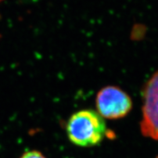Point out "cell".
I'll return each instance as SVG.
<instances>
[{"mask_svg":"<svg viewBox=\"0 0 158 158\" xmlns=\"http://www.w3.org/2000/svg\"><path fill=\"white\" fill-rule=\"evenodd\" d=\"M66 131L73 144L90 148L100 144L104 139L107 126L104 118L96 111L88 109L73 113L67 121Z\"/></svg>","mask_w":158,"mask_h":158,"instance_id":"1","label":"cell"},{"mask_svg":"<svg viewBox=\"0 0 158 158\" xmlns=\"http://www.w3.org/2000/svg\"><path fill=\"white\" fill-rule=\"evenodd\" d=\"M142 97L140 132L144 137L158 141V70L143 86Z\"/></svg>","mask_w":158,"mask_h":158,"instance_id":"3","label":"cell"},{"mask_svg":"<svg viewBox=\"0 0 158 158\" xmlns=\"http://www.w3.org/2000/svg\"><path fill=\"white\" fill-rule=\"evenodd\" d=\"M133 107L128 94L117 86L103 87L96 97V111L103 118L119 119L129 114Z\"/></svg>","mask_w":158,"mask_h":158,"instance_id":"2","label":"cell"},{"mask_svg":"<svg viewBox=\"0 0 158 158\" xmlns=\"http://www.w3.org/2000/svg\"><path fill=\"white\" fill-rule=\"evenodd\" d=\"M156 158H158V155H157V157H156Z\"/></svg>","mask_w":158,"mask_h":158,"instance_id":"5","label":"cell"},{"mask_svg":"<svg viewBox=\"0 0 158 158\" xmlns=\"http://www.w3.org/2000/svg\"><path fill=\"white\" fill-rule=\"evenodd\" d=\"M20 158H46L40 152L31 150L24 152Z\"/></svg>","mask_w":158,"mask_h":158,"instance_id":"4","label":"cell"},{"mask_svg":"<svg viewBox=\"0 0 158 158\" xmlns=\"http://www.w3.org/2000/svg\"><path fill=\"white\" fill-rule=\"evenodd\" d=\"M2 0H0V2H2Z\"/></svg>","mask_w":158,"mask_h":158,"instance_id":"6","label":"cell"}]
</instances>
